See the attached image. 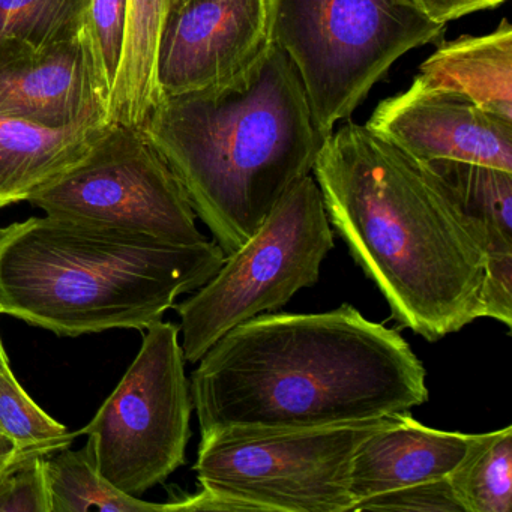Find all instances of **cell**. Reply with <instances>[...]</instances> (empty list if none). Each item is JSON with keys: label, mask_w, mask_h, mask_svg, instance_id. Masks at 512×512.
Here are the masks:
<instances>
[{"label": "cell", "mask_w": 512, "mask_h": 512, "mask_svg": "<svg viewBox=\"0 0 512 512\" xmlns=\"http://www.w3.org/2000/svg\"><path fill=\"white\" fill-rule=\"evenodd\" d=\"M127 19L128 0H89L86 31L109 104L124 53Z\"/></svg>", "instance_id": "obj_22"}, {"label": "cell", "mask_w": 512, "mask_h": 512, "mask_svg": "<svg viewBox=\"0 0 512 512\" xmlns=\"http://www.w3.org/2000/svg\"><path fill=\"white\" fill-rule=\"evenodd\" d=\"M17 463H20V460L17 457L13 443L0 431V481L7 475L8 470L16 466Z\"/></svg>", "instance_id": "obj_27"}, {"label": "cell", "mask_w": 512, "mask_h": 512, "mask_svg": "<svg viewBox=\"0 0 512 512\" xmlns=\"http://www.w3.org/2000/svg\"><path fill=\"white\" fill-rule=\"evenodd\" d=\"M142 128L226 256L311 175L325 139L295 65L272 43L224 85L161 98Z\"/></svg>", "instance_id": "obj_3"}, {"label": "cell", "mask_w": 512, "mask_h": 512, "mask_svg": "<svg viewBox=\"0 0 512 512\" xmlns=\"http://www.w3.org/2000/svg\"><path fill=\"white\" fill-rule=\"evenodd\" d=\"M269 43L268 0H182L158 46V101L230 82Z\"/></svg>", "instance_id": "obj_10"}, {"label": "cell", "mask_w": 512, "mask_h": 512, "mask_svg": "<svg viewBox=\"0 0 512 512\" xmlns=\"http://www.w3.org/2000/svg\"><path fill=\"white\" fill-rule=\"evenodd\" d=\"M26 202L53 217L178 244L206 241L181 182L143 128L133 125L109 122L79 163Z\"/></svg>", "instance_id": "obj_9"}, {"label": "cell", "mask_w": 512, "mask_h": 512, "mask_svg": "<svg viewBox=\"0 0 512 512\" xmlns=\"http://www.w3.org/2000/svg\"><path fill=\"white\" fill-rule=\"evenodd\" d=\"M313 173L332 229L401 328L434 343L478 319L484 250L418 161L347 122Z\"/></svg>", "instance_id": "obj_2"}, {"label": "cell", "mask_w": 512, "mask_h": 512, "mask_svg": "<svg viewBox=\"0 0 512 512\" xmlns=\"http://www.w3.org/2000/svg\"><path fill=\"white\" fill-rule=\"evenodd\" d=\"M413 82L431 91L469 98L485 112L512 121V26L446 41L419 67Z\"/></svg>", "instance_id": "obj_14"}, {"label": "cell", "mask_w": 512, "mask_h": 512, "mask_svg": "<svg viewBox=\"0 0 512 512\" xmlns=\"http://www.w3.org/2000/svg\"><path fill=\"white\" fill-rule=\"evenodd\" d=\"M182 0H128L127 34L109 122L142 128L158 103L157 55L161 34Z\"/></svg>", "instance_id": "obj_17"}, {"label": "cell", "mask_w": 512, "mask_h": 512, "mask_svg": "<svg viewBox=\"0 0 512 512\" xmlns=\"http://www.w3.org/2000/svg\"><path fill=\"white\" fill-rule=\"evenodd\" d=\"M409 2L428 19L440 25H446L452 20L469 16L476 11L499 7L506 0H409Z\"/></svg>", "instance_id": "obj_26"}, {"label": "cell", "mask_w": 512, "mask_h": 512, "mask_svg": "<svg viewBox=\"0 0 512 512\" xmlns=\"http://www.w3.org/2000/svg\"><path fill=\"white\" fill-rule=\"evenodd\" d=\"M419 164L463 215L485 259L512 254V172L463 161Z\"/></svg>", "instance_id": "obj_16"}, {"label": "cell", "mask_w": 512, "mask_h": 512, "mask_svg": "<svg viewBox=\"0 0 512 512\" xmlns=\"http://www.w3.org/2000/svg\"><path fill=\"white\" fill-rule=\"evenodd\" d=\"M109 121L49 128L0 116V208L26 202L79 163Z\"/></svg>", "instance_id": "obj_15"}, {"label": "cell", "mask_w": 512, "mask_h": 512, "mask_svg": "<svg viewBox=\"0 0 512 512\" xmlns=\"http://www.w3.org/2000/svg\"><path fill=\"white\" fill-rule=\"evenodd\" d=\"M145 332L115 391L79 430L101 476L137 497L184 466L193 413L179 325L158 320Z\"/></svg>", "instance_id": "obj_7"}, {"label": "cell", "mask_w": 512, "mask_h": 512, "mask_svg": "<svg viewBox=\"0 0 512 512\" xmlns=\"http://www.w3.org/2000/svg\"><path fill=\"white\" fill-rule=\"evenodd\" d=\"M464 512L448 478L409 485L371 497L355 511Z\"/></svg>", "instance_id": "obj_24"}, {"label": "cell", "mask_w": 512, "mask_h": 512, "mask_svg": "<svg viewBox=\"0 0 512 512\" xmlns=\"http://www.w3.org/2000/svg\"><path fill=\"white\" fill-rule=\"evenodd\" d=\"M445 31L409 0H268L269 41L295 65L323 137L401 56Z\"/></svg>", "instance_id": "obj_5"}, {"label": "cell", "mask_w": 512, "mask_h": 512, "mask_svg": "<svg viewBox=\"0 0 512 512\" xmlns=\"http://www.w3.org/2000/svg\"><path fill=\"white\" fill-rule=\"evenodd\" d=\"M46 473L52 512H175L172 502H146L103 478L89 442L77 451L65 448L47 455Z\"/></svg>", "instance_id": "obj_18"}, {"label": "cell", "mask_w": 512, "mask_h": 512, "mask_svg": "<svg viewBox=\"0 0 512 512\" xmlns=\"http://www.w3.org/2000/svg\"><path fill=\"white\" fill-rule=\"evenodd\" d=\"M335 247L322 193L314 176L296 182L259 229L224 259L193 296L173 305L181 317L185 361L196 364L239 323L274 313L299 290L319 281Z\"/></svg>", "instance_id": "obj_6"}, {"label": "cell", "mask_w": 512, "mask_h": 512, "mask_svg": "<svg viewBox=\"0 0 512 512\" xmlns=\"http://www.w3.org/2000/svg\"><path fill=\"white\" fill-rule=\"evenodd\" d=\"M215 241L178 244L68 218L32 217L0 227V314L79 337L139 329L221 268Z\"/></svg>", "instance_id": "obj_4"}, {"label": "cell", "mask_w": 512, "mask_h": 512, "mask_svg": "<svg viewBox=\"0 0 512 512\" xmlns=\"http://www.w3.org/2000/svg\"><path fill=\"white\" fill-rule=\"evenodd\" d=\"M365 127L419 163L463 161L512 172V121L463 95L413 82L382 101Z\"/></svg>", "instance_id": "obj_12"}, {"label": "cell", "mask_w": 512, "mask_h": 512, "mask_svg": "<svg viewBox=\"0 0 512 512\" xmlns=\"http://www.w3.org/2000/svg\"><path fill=\"white\" fill-rule=\"evenodd\" d=\"M89 0H0V41L23 40L37 49L86 31Z\"/></svg>", "instance_id": "obj_21"}, {"label": "cell", "mask_w": 512, "mask_h": 512, "mask_svg": "<svg viewBox=\"0 0 512 512\" xmlns=\"http://www.w3.org/2000/svg\"><path fill=\"white\" fill-rule=\"evenodd\" d=\"M479 434L427 427L409 412L395 413L368 434L352 458L350 494L359 503L421 482L448 478L470 454Z\"/></svg>", "instance_id": "obj_13"}, {"label": "cell", "mask_w": 512, "mask_h": 512, "mask_svg": "<svg viewBox=\"0 0 512 512\" xmlns=\"http://www.w3.org/2000/svg\"><path fill=\"white\" fill-rule=\"evenodd\" d=\"M482 317L512 328V254L484 260L478 301V319Z\"/></svg>", "instance_id": "obj_25"}, {"label": "cell", "mask_w": 512, "mask_h": 512, "mask_svg": "<svg viewBox=\"0 0 512 512\" xmlns=\"http://www.w3.org/2000/svg\"><path fill=\"white\" fill-rule=\"evenodd\" d=\"M0 512H52L46 457L26 458L0 481Z\"/></svg>", "instance_id": "obj_23"}, {"label": "cell", "mask_w": 512, "mask_h": 512, "mask_svg": "<svg viewBox=\"0 0 512 512\" xmlns=\"http://www.w3.org/2000/svg\"><path fill=\"white\" fill-rule=\"evenodd\" d=\"M389 416L289 433L209 437L200 440L194 470L202 488L250 511L353 512V454Z\"/></svg>", "instance_id": "obj_8"}, {"label": "cell", "mask_w": 512, "mask_h": 512, "mask_svg": "<svg viewBox=\"0 0 512 512\" xmlns=\"http://www.w3.org/2000/svg\"><path fill=\"white\" fill-rule=\"evenodd\" d=\"M190 380L202 439L370 421L430 397L409 343L350 304L239 323L200 358Z\"/></svg>", "instance_id": "obj_1"}, {"label": "cell", "mask_w": 512, "mask_h": 512, "mask_svg": "<svg viewBox=\"0 0 512 512\" xmlns=\"http://www.w3.org/2000/svg\"><path fill=\"white\" fill-rule=\"evenodd\" d=\"M0 431L13 443L20 461L47 457L70 448L80 436L44 412L22 388L11 370L0 340Z\"/></svg>", "instance_id": "obj_20"}, {"label": "cell", "mask_w": 512, "mask_h": 512, "mask_svg": "<svg viewBox=\"0 0 512 512\" xmlns=\"http://www.w3.org/2000/svg\"><path fill=\"white\" fill-rule=\"evenodd\" d=\"M0 116L49 128L109 121L88 31L44 49L0 41Z\"/></svg>", "instance_id": "obj_11"}, {"label": "cell", "mask_w": 512, "mask_h": 512, "mask_svg": "<svg viewBox=\"0 0 512 512\" xmlns=\"http://www.w3.org/2000/svg\"><path fill=\"white\" fill-rule=\"evenodd\" d=\"M448 479L464 512L511 511L512 427L479 434Z\"/></svg>", "instance_id": "obj_19"}]
</instances>
